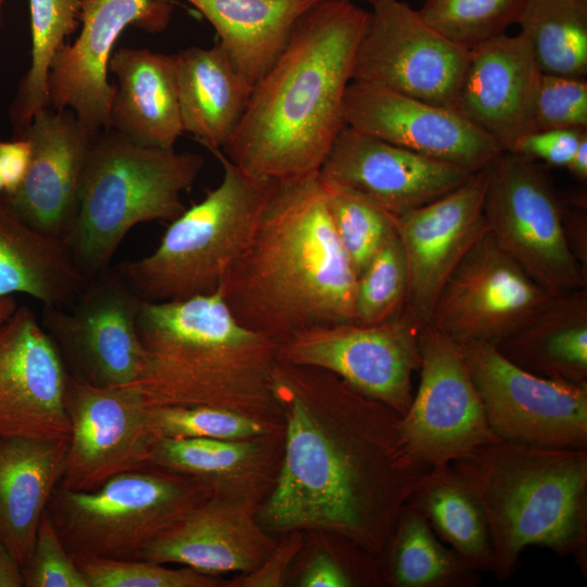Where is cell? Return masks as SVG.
Segmentation results:
<instances>
[{
	"label": "cell",
	"instance_id": "obj_52",
	"mask_svg": "<svg viewBox=\"0 0 587 587\" xmlns=\"http://www.w3.org/2000/svg\"><path fill=\"white\" fill-rule=\"evenodd\" d=\"M4 0H0V18H1V7Z\"/></svg>",
	"mask_w": 587,
	"mask_h": 587
},
{
	"label": "cell",
	"instance_id": "obj_17",
	"mask_svg": "<svg viewBox=\"0 0 587 587\" xmlns=\"http://www.w3.org/2000/svg\"><path fill=\"white\" fill-rule=\"evenodd\" d=\"M82 30L74 43L54 54L48 76L49 105L68 109L90 137L109 127L115 85L109 61L121 33L129 25L161 32L171 7L161 0H80Z\"/></svg>",
	"mask_w": 587,
	"mask_h": 587
},
{
	"label": "cell",
	"instance_id": "obj_39",
	"mask_svg": "<svg viewBox=\"0 0 587 587\" xmlns=\"http://www.w3.org/2000/svg\"><path fill=\"white\" fill-rule=\"evenodd\" d=\"M147 421L155 438L254 439L279 427L254 416L211 405H149Z\"/></svg>",
	"mask_w": 587,
	"mask_h": 587
},
{
	"label": "cell",
	"instance_id": "obj_3",
	"mask_svg": "<svg viewBox=\"0 0 587 587\" xmlns=\"http://www.w3.org/2000/svg\"><path fill=\"white\" fill-rule=\"evenodd\" d=\"M358 275L326 205L320 172L277 180L220 291L235 319L279 344L353 322Z\"/></svg>",
	"mask_w": 587,
	"mask_h": 587
},
{
	"label": "cell",
	"instance_id": "obj_46",
	"mask_svg": "<svg viewBox=\"0 0 587 587\" xmlns=\"http://www.w3.org/2000/svg\"><path fill=\"white\" fill-rule=\"evenodd\" d=\"M29 145L25 138L0 141V175L5 195L12 193L23 180L29 163Z\"/></svg>",
	"mask_w": 587,
	"mask_h": 587
},
{
	"label": "cell",
	"instance_id": "obj_14",
	"mask_svg": "<svg viewBox=\"0 0 587 587\" xmlns=\"http://www.w3.org/2000/svg\"><path fill=\"white\" fill-rule=\"evenodd\" d=\"M357 49L352 80L453 109L470 50L399 0L374 4Z\"/></svg>",
	"mask_w": 587,
	"mask_h": 587
},
{
	"label": "cell",
	"instance_id": "obj_21",
	"mask_svg": "<svg viewBox=\"0 0 587 587\" xmlns=\"http://www.w3.org/2000/svg\"><path fill=\"white\" fill-rule=\"evenodd\" d=\"M319 172L323 179L361 193L396 217L444 196L473 174L347 125Z\"/></svg>",
	"mask_w": 587,
	"mask_h": 587
},
{
	"label": "cell",
	"instance_id": "obj_1",
	"mask_svg": "<svg viewBox=\"0 0 587 587\" xmlns=\"http://www.w3.org/2000/svg\"><path fill=\"white\" fill-rule=\"evenodd\" d=\"M272 390L284 457L259 524L327 532L379 559L430 469L409 452L401 415L312 366L277 361Z\"/></svg>",
	"mask_w": 587,
	"mask_h": 587
},
{
	"label": "cell",
	"instance_id": "obj_23",
	"mask_svg": "<svg viewBox=\"0 0 587 587\" xmlns=\"http://www.w3.org/2000/svg\"><path fill=\"white\" fill-rule=\"evenodd\" d=\"M540 75L525 36L502 34L470 50L453 110L509 151L536 130L534 105Z\"/></svg>",
	"mask_w": 587,
	"mask_h": 587
},
{
	"label": "cell",
	"instance_id": "obj_28",
	"mask_svg": "<svg viewBox=\"0 0 587 587\" xmlns=\"http://www.w3.org/2000/svg\"><path fill=\"white\" fill-rule=\"evenodd\" d=\"M184 132L210 151L223 149L247 109L253 86L234 67L217 41L176 53Z\"/></svg>",
	"mask_w": 587,
	"mask_h": 587
},
{
	"label": "cell",
	"instance_id": "obj_30",
	"mask_svg": "<svg viewBox=\"0 0 587 587\" xmlns=\"http://www.w3.org/2000/svg\"><path fill=\"white\" fill-rule=\"evenodd\" d=\"M496 348L529 373L587 385V287L554 296L528 324Z\"/></svg>",
	"mask_w": 587,
	"mask_h": 587
},
{
	"label": "cell",
	"instance_id": "obj_2",
	"mask_svg": "<svg viewBox=\"0 0 587 587\" xmlns=\"http://www.w3.org/2000/svg\"><path fill=\"white\" fill-rule=\"evenodd\" d=\"M369 16L337 0H319L300 16L223 147L233 163L275 180L320 171L345 126V96Z\"/></svg>",
	"mask_w": 587,
	"mask_h": 587
},
{
	"label": "cell",
	"instance_id": "obj_44",
	"mask_svg": "<svg viewBox=\"0 0 587 587\" xmlns=\"http://www.w3.org/2000/svg\"><path fill=\"white\" fill-rule=\"evenodd\" d=\"M302 537L296 532L275 545L267 558L253 571L242 574L230 586L279 587L284 585L291 561L301 549Z\"/></svg>",
	"mask_w": 587,
	"mask_h": 587
},
{
	"label": "cell",
	"instance_id": "obj_33",
	"mask_svg": "<svg viewBox=\"0 0 587 587\" xmlns=\"http://www.w3.org/2000/svg\"><path fill=\"white\" fill-rule=\"evenodd\" d=\"M271 436L245 440L157 438L150 465L202 482L213 492L229 495L232 483H250L265 470Z\"/></svg>",
	"mask_w": 587,
	"mask_h": 587
},
{
	"label": "cell",
	"instance_id": "obj_43",
	"mask_svg": "<svg viewBox=\"0 0 587 587\" xmlns=\"http://www.w3.org/2000/svg\"><path fill=\"white\" fill-rule=\"evenodd\" d=\"M587 128H551L532 132L509 150L539 163L566 167Z\"/></svg>",
	"mask_w": 587,
	"mask_h": 587
},
{
	"label": "cell",
	"instance_id": "obj_50",
	"mask_svg": "<svg viewBox=\"0 0 587 587\" xmlns=\"http://www.w3.org/2000/svg\"><path fill=\"white\" fill-rule=\"evenodd\" d=\"M337 1H346V2H354V1H364L370 3L372 7L378 2H382L384 0H337Z\"/></svg>",
	"mask_w": 587,
	"mask_h": 587
},
{
	"label": "cell",
	"instance_id": "obj_12",
	"mask_svg": "<svg viewBox=\"0 0 587 587\" xmlns=\"http://www.w3.org/2000/svg\"><path fill=\"white\" fill-rule=\"evenodd\" d=\"M419 347V389L400 420L409 452L435 467L499 441L458 342L427 324L421 329Z\"/></svg>",
	"mask_w": 587,
	"mask_h": 587
},
{
	"label": "cell",
	"instance_id": "obj_22",
	"mask_svg": "<svg viewBox=\"0 0 587 587\" xmlns=\"http://www.w3.org/2000/svg\"><path fill=\"white\" fill-rule=\"evenodd\" d=\"M29 145L26 174L8 202L33 227L65 240L75 222L90 137L73 111L46 107L20 136Z\"/></svg>",
	"mask_w": 587,
	"mask_h": 587
},
{
	"label": "cell",
	"instance_id": "obj_24",
	"mask_svg": "<svg viewBox=\"0 0 587 587\" xmlns=\"http://www.w3.org/2000/svg\"><path fill=\"white\" fill-rule=\"evenodd\" d=\"M275 545L259 524L250 499L212 492L153 539L138 559L178 564L210 576L246 574Z\"/></svg>",
	"mask_w": 587,
	"mask_h": 587
},
{
	"label": "cell",
	"instance_id": "obj_32",
	"mask_svg": "<svg viewBox=\"0 0 587 587\" xmlns=\"http://www.w3.org/2000/svg\"><path fill=\"white\" fill-rule=\"evenodd\" d=\"M382 582L392 587H475L479 572L437 538L427 520L405 504L379 558Z\"/></svg>",
	"mask_w": 587,
	"mask_h": 587
},
{
	"label": "cell",
	"instance_id": "obj_26",
	"mask_svg": "<svg viewBox=\"0 0 587 587\" xmlns=\"http://www.w3.org/2000/svg\"><path fill=\"white\" fill-rule=\"evenodd\" d=\"M87 284L64 239L33 227L0 198V298L25 294L70 308Z\"/></svg>",
	"mask_w": 587,
	"mask_h": 587
},
{
	"label": "cell",
	"instance_id": "obj_37",
	"mask_svg": "<svg viewBox=\"0 0 587 587\" xmlns=\"http://www.w3.org/2000/svg\"><path fill=\"white\" fill-rule=\"evenodd\" d=\"M321 179L333 226L359 276L396 228L397 217L361 193Z\"/></svg>",
	"mask_w": 587,
	"mask_h": 587
},
{
	"label": "cell",
	"instance_id": "obj_18",
	"mask_svg": "<svg viewBox=\"0 0 587 587\" xmlns=\"http://www.w3.org/2000/svg\"><path fill=\"white\" fill-rule=\"evenodd\" d=\"M68 372L34 311L0 323V438L70 440Z\"/></svg>",
	"mask_w": 587,
	"mask_h": 587
},
{
	"label": "cell",
	"instance_id": "obj_8",
	"mask_svg": "<svg viewBox=\"0 0 587 587\" xmlns=\"http://www.w3.org/2000/svg\"><path fill=\"white\" fill-rule=\"evenodd\" d=\"M212 492L202 482L148 465L121 473L89 491L58 485L46 513L75 561L135 560Z\"/></svg>",
	"mask_w": 587,
	"mask_h": 587
},
{
	"label": "cell",
	"instance_id": "obj_31",
	"mask_svg": "<svg viewBox=\"0 0 587 587\" xmlns=\"http://www.w3.org/2000/svg\"><path fill=\"white\" fill-rule=\"evenodd\" d=\"M407 504L419 511L470 567L479 573L492 572L494 555L486 516L451 464L430 467Z\"/></svg>",
	"mask_w": 587,
	"mask_h": 587
},
{
	"label": "cell",
	"instance_id": "obj_20",
	"mask_svg": "<svg viewBox=\"0 0 587 587\" xmlns=\"http://www.w3.org/2000/svg\"><path fill=\"white\" fill-rule=\"evenodd\" d=\"M487 166L444 196L397 217L409 274L407 309L423 324L445 282L487 228Z\"/></svg>",
	"mask_w": 587,
	"mask_h": 587
},
{
	"label": "cell",
	"instance_id": "obj_11",
	"mask_svg": "<svg viewBox=\"0 0 587 587\" xmlns=\"http://www.w3.org/2000/svg\"><path fill=\"white\" fill-rule=\"evenodd\" d=\"M424 326L407 308L379 324L326 325L280 344L278 361L330 372L402 416L413 398L412 376L420 369Z\"/></svg>",
	"mask_w": 587,
	"mask_h": 587
},
{
	"label": "cell",
	"instance_id": "obj_45",
	"mask_svg": "<svg viewBox=\"0 0 587 587\" xmlns=\"http://www.w3.org/2000/svg\"><path fill=\"white\" fill-rule=\"evenodd\" d=\"M357 584L355 576L327 551L312 558L299 580L302 587H351Z\"/></svg>",
	"mask_w": 587,
	"mask_h": 587
},
{
	"label": "cell",
	"instance_id": "obj_6",
	"mask_svg": "<svg viewBox=\"0 0 587 587\" xmlns=\"http://www.w3.org/2000/svg\"><path fill=\"white\" fill-rule=\"evenodd\" d=\"M203 165L198 153L145 146L112 128L93 136L77 215L65 238L86 278L107 271L134 226L179 216L186 209L182 193L191 188Z\"/></svg>",
	"mask_w": 587,
	"mask_h": 587
},
{
	"label": "cell",
	"instance_id": "obj_13",
	"mask_svg": "<svg viewBox=\"0 0 587 587\" xmlns=\"http://www.w3.org/2000/svg\"><path fill=\"white\" fill-rule=\"evenodd\" d=\"M553 297L486 228L445 282L428 324L458 344L497 346L528 324Z\"/></svg>",
	"mask_w": 587,
	"mask_h": 587
},
{
	"label": "cell",
	"instance_id": "obj_49",
	"mask_svg": "<svg viewBox=\"0 0 587 587\" xmlns=\"http://www.w3.org/2000/svg\"><path fill=\"white\" fill-rule=\"evenodd\" d=\"M16 302L13 296L0 298V323L5 321L15 310Z\"/></svg>",
	"mask_w": 587,
	"mask_h": 587
},
{
	"label": "cell",
	"instance_id": "obj_27",
	"mask_svg": "<svg viewBox=\"0 0 587 587\" xmlns=\"http://www.w3.org/2000/svg\"><path fill=\"white\" fill-rule=\"evenodd\" d=\"M67 441L0 438V539L23 566L53 491Z\"/></svg>",
	"mask_w": 587,
	"mask_h": 587
},
{
	"label": "cell",
	"instance_id": "obj_19",
	"mask_svg": "<svg viewBox=\"0 0 587 587\" xmlns=\"http://www.w3.org/2000/svg\"><path fill=\"white\" fill-rule=\"evenodd\" d=\"M345 125L470 173L502 151L455 110L352 80L344 101Z\"/></svg>",
	"mask_w": 587,
	"mask_h": 587
},
{
	"label": "cell",
	"instance_id": "obj_29",
	"mask_svg": "<svg viewBox=\"0 0 587 587\" xmlns=\"http://www.w3.org/2000/svg\"><path fill=\"white\" fill-rule=\"evenodd\" d=\"M213 26L217 42L251 85L284 50L300 16L319 0H185Z\"/></svg>",
	"mask_w": 587,
	"mask_h": 587
},
{
	"label": "cell",
	"instance_id": "obj_5",
	"mask_svg": "<svg viewBox=\"0 0 587 587\" xmlns=\"http://www.w3.org/2000/svg\"><path fill=\"white\" fill-rule=\"evenodd\" d=\"M451 467L484 511L491 573L498 580L515 573L528 546L573 555L586 575L587 449L499 440L474 449Z\"/></svg>",
	"mask_w": 587,
	"mask_h": 587
},
{
	"label": "cell",
	"instance_id": "obj_34",
	"mask_svg": "<svg viewBox=\"0 0 587 587\" xmlns=\"http://www.w3.org/2000/svg\"><path fill=\"white\" fill-rule=\"evenodd\" d=\"M517 25L542 74L586 78L587 1L529 0Z\"/></svg>",
	"mask_w": 587,
	"mask_h": 587
},
{
	"label": "cell",
	"instance_id": "obj_51",
	"mask_svg": "<svg viewBox=\"0 0 587 587\" xmlns=\"http://www.w3.org/2000/svg\"><path fill=\"white\" fill-rule=\"evenodd\" d=\"M4 190V183L2 180V177L0 175V191Z\"/></svg>",
	"mask_w": 587,
	"mask_h": 587
},
{
	"label": "cell",
	"instance_id": "obj_36",
	"mask_svg": "<svg viewBox=\"0 0 587 587\" xmlns=\"http://www.w3.org/2000/svg\"><path fill=\"white\" fill-rule=\"evenodd\" d=\"M409 274L395 228L358 276L353 323L373 325L401 314L408 304Z\"/></svg>",
	"mask_w": 587,
	"mask_h": 587
},
{
	"label": "cell",
	"instance_id": "obj_9",
	"mask_svg": "<svg viewBox=\"0 0 587 587\" xmlns=\"http://www.w3.org/2000/svg\"><path fill=\"white\" fill-rule=\"evenodd\" d=\"M487 228L497 245L550 295L587 287L563 226V202L542 163L501 151L487 166Z\"/></svg>",
	"mask_w": 587,
	"mask_h": 587
},
{
	"label": "cell",
	"instance_id": "obj_35",
	"mask_svg": "<svg viewBox=\"0 0 587 587\" xmlns=\"http://www.w3.org/2000/svg\"><path fill=\"white\" fill-rule=\"evenodd\" d=\"M32 61L13 105L22 132L33 116L49 105L48 76L57 51L80 22V0H29Z\"/></svg>",
	"mask_w": 587,
	"mask_h": 587
},
{
	"label": "cell",
	"instance_id": "obj_40",
	"mask_svg": "<svg viewBox=\"0 0 587 587\" xmlns=\"http://www.w3.org/2000/svg\"><path fill=\"white\" fill-rule=\"evenodd\" d=\"M88 587H214L215 576L148 560L85 559L76 561Z\"/></svg>",
	"mask_w": 587,
	"mask_h": 587
},
{
	"label": "cell",
	"instance_id": "obj_42",
	"mask_svg": "<svg viewBox=\"0 0 587 587\" xmlns=\"http://www.w3.org/2000/svg\"><path fill=\"white\" fill-rule=\"evenodd\" d=\"M536 130L587 128L586 78L540 75L534 105Z\"/></svg>",
	"mask_w": 587,
	"mask_h": 587
},
{
	"label": "cell",
	"instance_id": "obj_4",
	"mask_svg": "<svg viewBox=\"0 0 587 587\" xmlns=\"http://www.w3.org/2000/svg\"><path fill=\"white\" fill-rule=\"evenodd\" d=\"M137 333L143 366L135 383L148 405H211L274 426L272 390L280 344L240 324L220 290L140 303Z\"/></svg>",
	"mask_w": 587,
	"mask_h": 587
},
{
	"label": "cell",
	"instance_id": "obj_48",
	"mask_svg": "<svg viewBox=\"0 0 587 587\" xmlns=\"http://www.w3.org/2000/svg\"><path fill=\"white\" fill-rule=\"evenodd\" d=\"M569 172L579 182L587 180V132L582 136L578 146L567 164Z\"/></svg>",
	"mask_w": 587,
	"mask_h": 587
},
{
	"label": "cell",
	"instance_id": "obj_41",
	"mask_svg": "<svg viewBox=\"0 0 587 587\" xmlns=\"http://www.w3.org/2000/svg\"><path fill=\"white\" fill-rule=\"evenodd\" d=\"M22 572L26 587H88L47 513L40 521L33 550Z\"/></svg>",
	"mask_w": 587,
	"mask_h": 587
},
{
	"label": "cell",
	"instance_id": "obj_15",
	"mask_svg": "<svg viewBox=\"0 0 587 587\" xmlns=\"http://www.w3.org/2000/svg\"><path fill=\"white\" fill-rule=\"evenodd\" d=\"M141 301L116 270L104 271L72 307L43 305L41 325L76 379L96 386L135 384L143 366L137 333Z\"/></svg>",
	"mask_w": 587,
	"mask_h": 587
},
{
	"label": "cell",
	"instance_id": "obj_47",
	"mask_svg": "<svg viewBox=\"0 0 587 587\" xmlns=\"http://www.w3.org/2000/svg\"><path fill=\"white\" fill-rule=\"evenodd\" d=\"M22 565L9 547L0 539V587H23Z\"/></svg>",
	"mask_w": 587,
	"mask_h": 587
},
{
	"label": "cell",
	"instance_id": "obj_25",
	"mask_svg": "<svg viewBox=\"0 0 587 587\" xmlns=\"http://www.w3.org/2000/svg\"><path fill=\"white\" fill-rule=\"evenodd\" d=\"M109 71L117 84L108 128L145 146L174 148L184 133L176 54L121 48L112 53Z\"/></svg>",
	"mask_w": 587,
	"mask_h": 587
},
{
	"label": "cell",
	"instance_id": "obj_38",
	"mask_svg": "<svg viewBox=\"0 0 587 587\" xmlns=\"http://www.w3.org/2000/svg\"><path fill=\"white\" fill-rule=\"evenodd\" d=\"M529 0H425L422 17L451 41L471 50L517 24Z\"/></svg>",
	"mask_w": 587,
	"mask_h": 587
},
{
	"label": "cell",
	"instance_id": "obj_16",
	"mask_svg": "<svg viewBox=\"0 0 587 587\" xmlns=\"http://www.w3.org/2000/svg\"><path fill=\"white\" fill-rule=\"evenodd\" d=\"M66 409L71 422L59 486L89 491L110 478L150 465L155 437L148 404L136 384L96 386L70 373Z\"/></svg>",
	"mask_w": 587,
	"mask_h": 587
},
{
	"label": "cell",
	"instance_id": "obj_7",
	"mask_svg": "<svg viewBox=\"0 0 587 587\" xmlns=\"http://www.w3.org/2000/svg\"><path fill=\"white\" fill-rule=\"evenodd\" d=\"M213 153L223 168L220 184L170 222L153 252L115 268L142 300L217 291L253 237L277 180L245 172L221 150Z\"/></svg>",
	"mask_w": 587,
	"mask_h": 587
},
{
	"label": "cell",
	"instance_id": "obj_10",
	"mask_svg": "<svg viewBox=\"0 0 587 587\" xmlns=\"http://www.w3.org/2000/svg\"><path fill=\"white\" fill-rule=\"evenodd\" d=\"M458 345L489 426L500 440L587 449V385L529 373L487 342Z\"/></svg>",
	"mask_w": 587,
	"mask_h": 587
}]
</instances>
